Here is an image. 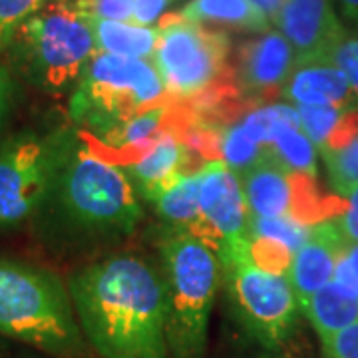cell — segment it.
<instances>
[{"mask_svg":"<svg viewBox=\"0 0 358 358\" xmlns=\"http://www.w3.org/2000/svg\"><path fill=\"white\" fill-rule=\"evenodd\" d=\"M44 2L46 0H0V54L10 48L18 30Z\"/></svg>","mask_w":358,"mask_h":358,"instance_id":"obj_26","label":"cell"},{"mask_svg":"<svg viewBox=\"0 0 358 358\" xmlns=\"http://www.w3.org/2000/svg\"><path fill=\"white\" fill-rule=\"evenodd\" d=\"M336 2L348 18L358 20V0H336Z\"/></svg>","mask_w":358,"mask_h":358,"instance_id":"obj_35","label":"cell"},{"mask_svg":"<svg viewBox=\"0 0 358 358\" xmlns=\"http://www.w3.org/2000/svg\"><path fill=\"white\" fill-rule=\"evenodd\" d=\"M247 251L253 265L277 275H287L294 255L291 249H287L279 241L253 237V235H247Z\"/></svg>","mask_w":358,"mask_h":358,"instance_id":"obj_25","label":"cell"},{"mask_svg":"<svg viewBox=\"0 0 358 358\" xmlns=\"http://www.w3.org/2000/svg\"><path fill=\"white\" fill-rule=\"evenodd\" d=\"M320 341L327 358H358V322Z\"/></svg>","mask_w":358,"mask_h":358,"instance_id":"obj_29","label":"cell"},{"mask_svg":"<svg viewBox=\"0 0 358 358\" xmlns=\"http://www.w3.org/2000/svg\"><path fill=\"white\" fill-rule=\"evenodd\" d=\"M275 26L293 46L296 60L329 58L346 36L333 0H285Z\"/></svg>","mask_w":358,"mask_h":358,"instance_id":"obj_12","label":"cell"},{"mask_svg":"<svg viewBox=\"0 0 358 358\" xmlns=\"http://www.w3.org/2000/svg\"><path fill=\"white\" fill-rule=\"evenodd\" d=\"M86 18L94 32L98 52L124 56V58H141V60L152 62L155 44L159 38V28L140 26L136 22L103 20V18H94L88 14Z\"/></svg>","mask_w":358,"mask_h":358,"instance_id":"obj_18","label":"cell"},{"mask_svg":"<svg viewBox=\"0 0 358 358\" xmlns=\"http://www.w3.org/2000/svg\"><path fill=\"white\" fill-rule=\"evenodd\" d=\"M181 114L183 110H178L173 124L166 131H162L148 150H143L140 155L126 162L124 166H120L134 183V187H138L148 199H152L155 193L164 189L179 173L197 171L193 166L195 159L201 164V159L193 154L179 134L178 122Z\"/></svg>","mask_w":358,"mask_h":358,"instance_id":"obj_13","label":"cell"},{"mask_svg":"<svg viewBox=\"0 0 358 358\" xmlns=\"http://www.w3.org/2000/svg\"><path fill=\"white\" fill-rule=\"evenodd\" d=\"M296 56L289 40L279 30H267L243 42L235 56L233 82L239 94L251 102H268L281 94Z\"/></svg>","mask_w":358,"mask_h":358,"instance_id":"obj_11","label":"cell"},{"mask_svg":"<svg viewBox=\"0 0 358 358\" xmlns=\"http://www.w3.org/2000/svg\"><path fill=\"white\" fill-rule=\"evenodd\" d=\"M78 136L24 134L0 150V227L30 217L56 189Z\"/></svg>","mask_w":358,"mask_h":358,"instance_id":"obj_8","label":"cell"},{"mask_svg":"<svg viewBox=\"0 0 358 358\" xmlns=\"http://www.w3.org/2000/svg\"><path fill=\"white\" fill-rule=\"evenodd\" d=\"M345 199V211L333 221L341 231V235L345 237L346 243H358V185L346 193Z\"/></svg>","mask_w":358,"mask_h":358,"instance_id":"obj_31","label":"cell"},{"mask_svg":"<svg viewBox=\"0 0 358 358\" xmlns=\"http://www.w3.org/2000/svg\"><path fill=\"white\" fill-rule=\"evenodd\" d=\"M299 126L322 152L345 148L358 136V108L352 106H299Z\"/></svg>","mask_w":358,"mask_h":358,"instance_id":"obj_16","label":"cell"},{"mask_svg":"<svg viewBox=\"0 0 358 358\" xmlns=\"http://www.w3.org/2000/svg\"><path fill=\"white\" fill-rule=\"evenodd\" d=\"M345 245V237L341 235L334 221L310 225L307 241L294 253L291 267L287 271L299 305L307 303L322 287L333 282Z\"/></svg>","mask_w":358,"mask_h":358,"instance_id":"obj_14","label":"cell"},{"mask_svg":"<svg viewBox=\"0 0 358 358\" xmlns=\"http://www.w3.org/2000/svg\"><path fill=\"white\" fill-rule=\"evenodd\" d=\"M13 78L8 68L0 62V126L4 122V117L8 114V108H10V100H13Z\"/></svg>","mask_w":358,"mask_h":358,"instance_id":"obj_33","label":"cell"},{"mask_svg":"<svg viewBox=\"0 0 358 358\" xmlns=\"http://www.w3.org/2000/svg\"><path fill=\"white\" fill-rule=\"evenodd\" d=\"M322 159L333 181V187L341 195H346L358 185V136L345 148L334 152H322Z\"/></svg>","mask_w":358,"mask_h":358,"instance_id":"obj_24","label":"cell"},{"mask_svg":"<svg viewBox=\"0 0 358 358\" xmlns=\"http://www.w3.org/2000/svg\"><path fill=\"white\" fill-rule=\"evenodd\" d=\"M6 52L28 82L48 94H62L76 86L98 48L78 0H46Z\"/></svg>","mask_w":358,"mask_h":358,"instance_id":"obj_2","label":"cell"},{"mask_svg":"<svg viewBox=\"0 0 358 358\" xmlns=\"http://www.w3.org/2000/svg\"><path fill=\"white\" fill-rule=\"evenodd\" d=\"M167 289V346L169 358H201L207 327L221 277L217 253L181 233L162 245Z\"/></svg>","mask_w":358,"mask_h":358,"instance_id":"obj_5","label":"cell"},{"mask_svg":"<svg viewBox=\"0 0 358 358\" xmlns=\"http://www.w3.org/2000/svg\"><path fill=\"white\" fill-rule=\"evenodd\" d=\"M329 58L345 74L352 92L358 96V36L346 34L345 38L334 46Z\"/></svg>","mask_w":358,"mask_h":358,"instance_id":"obj_28","label":"cell"},{"mask_svg":"<svg viewBox=\"0 0 358 358\" xmlns=\"http://www.w3.org/2000/svg\"><path fill=\"white\" fill-rule=\"evenodd\" d=\"M268 152L285 169L317 179V148L299 122H285L273 131Z\"/></svg>","mask_w":358,"mask_h":358,"instance_id":"obj_21","label":"cell"},{"mask_svg":"<svg viewBox=\"0 0 358 358\" xmlns=\"http://www.w3.org/2000/svg\"><path fill=\"white\" fill-rule=\"evenodd\" d=\"M0 333L54 355H78L84 346L62 281L6 259H0Z\"/></svg>","mask_w":358,"mask_h":358,"instance_id":"obj_3","label":"cell"},{"mask_svg":"<svg viewBox=\"0 0 358 358\" xmlns=\"http://www.w3.org/2000/svg\"><path fill=\"white\" fill-rule=\"evenodd\" d=\"M176 102L150 60L96 52L70 98V115L90 136L102 138L134 115Z\"/></svg>","mask_w":358,"mask_h":358,"instance_id":"obj_6","label":"cell"},{"mask_svg":"<svg viewBox=\"0 0 358 358\" xmlns=\"http://www.w3.org/2000/svg\"><path fill=\"white\" fill-rule=\"evenodd\" d=\"M171 0H134V22L140 26H154Z\"/></svg>","mask_w":358,"mask_h":358,"instance_id":"obj_32","label":"cell"},{"mask_svg":"<svg viewBox=\"0 0 358 358\" xmlns=\"http://www.w3.org/2000/svg\"><path fill=\"white\" fill-rule=\"evenodd\" d=\"M78 6L94 18L134 22V0H78Z\"/></svg>","mask_w":358,"mask_h":358,"instance_id":"obj_27","label":"cell"},{"mask_svg":"<svg viewBox=\"0 0 358 358\" xmlns=\"http://www.w3.org/2000/svg\"><path fill=\"white\" fill-rule=\"evenodd\" d=\"M56 189L66 217L92 235H128L141 217L126 171L106 159L86 134H78Z\"/></svg>","mask_w":358,"mask_h":358,"instance_id":"obj_4","label":"cell"},{"mask_svg":"<svg viewBox=\"0 0 358 358\" xmlns=\"http://www.w3.org/2000/svg\"><path fill=\"white\" fill-rule=\"evenodd\" d=\"M215 131H217L219 162H223L237 178H241L251 167H255L267 157L268 148L261 145L241 122H235L229 126L215 124Z\"/></svg>","mask_w":358,"mask_h":358,"instance_id":"obj_22","label":"cell"},{"mask_svg":"<svg viewBox=\"0 0 358 358\" xmlns=\"http://www.w3.org/2000/svg\"><path fill=\"white\" fill-rule=\"evenodd\" d=\"M333 281L338 287H343L346 293L358 296V243L345 245V251L338 259Z\"/></svg>","mask_w":358,"mask_h":358,"instance_id":"obj_30","label":"cell"},{"mask_svg":"<svg viewBox=\"0 0 358 358\" xmlns=\"http://www.w3.org/2000/svg\"><path fill=\"white\" fill-rule=\"evenodd\" d=\"M199 181L201 169L183 171L155 193L150 201L166 221L189 231L199 219Z\"/></svg>","mask_w":358,"mask_h":358,"instance_id":"obj_20","label":"cell"},{"mask_svg":"<svg viewBox=\"0 0 358 358\" xmlns=\"http://www.w3.org/2000/svg\"><path fill=\"white\" fill-rule=\"evenodd\" d=\"M251 2H255L257 6L267 14L271 24H277V18H279V14H281L285 0H251Z\"/></svg>","mask_w":358,"mask_h":358,"instance_id":"obj_34","label":"cell"},{"mask_svg":"<svg viewBox=\"0 0 358 358\" xmlns=\"http://www.w3.org/2000/svg\"><path fill=\"white\" fill-rule=\"evenodd\" d=\"M179 16L183 20L211 28H233L263 34L271 30V20L251 0H189Z\"/></svg>","mask_w":358,"mask_h":358,"instance_id":"obj_17","label":"cell"},{"mask_svg":"<svg viewBox=\"0 0 358 358\" xmlns=\"http://www.w3.org/2000/svg\"><path fill=\"white\" fill-rule=\"evenodd\" d=\"M157 28L152 64L171 100L189 103L233 76L225 30L183 20L179 14L162 16Z\"/></svg>","mask_w":358,"mask_h":358,"instance_id":"obj_7","label":"cell"},{"mask_svg":"<svg viewBox=\"0 0 358 358\" xmlns=\"http://www.w3.org/2000/svg\"><path fill=\"white\" fill-rule=\"evenodd\" d=\"M219 261L237 315L261 345H282L293 331L301 307L287 275L263 271L251 263L247 239L225 249Z\"/></svg>","mask_w":358,"mask_h":358,"instance_id":"obj_9","label":"cell"},{"mask_svg":"<svg viewBox=\"0 0 358 358\" xmlns=\"http://www.w3.org/2000/svg\"><path fill=\"white\" fill-rule=\"evenodd\" d=\"M301 308L320 338H327L358 322V296L346 293L334 281L313 294Z\"/></svg>","mask_w":358,"mask_h":358,"instance_id":"obj_19","label":"cell"},{"mask_svg":"<svg viewBox=\"0 0 358 358\" xmlns=\"http://www.w3.org/2000/svg\"><path fill=\"white\" fill-rule=\"evenodd\" d=\"M70 296L102 358H169L164 273L145 259L120 255L78 271Z\"/></svg>","mask_w":358,"mask_h":358,"instance_id":"obj_1","label":"cell"},{"mask_svg":"<svg viewBox=\"0 0 358 358\" xmlns=\"http://www.w3.org/2000/svg\"><path fill=\"white\" fill-rule=\"evenodd\" d=\"M308 231H310V225L291 217V215H285V217H249L247 235L279 241L287 249L296 253L301 249V245L307 241Z\"/></svg>","mask_w":358,"mask_h":358,"instance_id":"obj_23","label":"cell"},{"mask_svg":"<svg viewBox=\"0 0 358 358\" xmlns=\"http://www.w3.org/2000/svg\"><path fill=\"white\" fill-rule=\"evenodd\" d=\"M249 209L241 179L223 162H209L201 167L199 181V219L192 233L209 245L217 257L233 245L247 239Z\"/></svg>","mask_w":358,"mask_h":358,"instance_id":"obj_10","label":"cell"},{"mask_svg":"<svg viewBox=\"0 0 358 358\" xmlns=\"http://www.w3.org/2000/svg\"><path fill=\"white\" fill-rule=\"evenodd\" d=\"M285 102L299 106H352L357 94L331 58L296 60L281 90Z\"/></svg>","mask_w":358,"mask_h":358,"instance_id":"obj_15","label":"cell"}]
</instances>
